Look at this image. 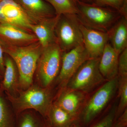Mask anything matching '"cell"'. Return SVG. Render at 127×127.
Listing matches in <instances>:
<instances>
[{
	"instance_id": "6da1fadb",
	"label": "cell",
	"mask_w": 127,
	"mask_h": 127,
	"mask_svg": "<svg viewBox=\"0 0 127 127\" xmlns=\"http://www.w3.org/2000/svg\"><path fill=\"white\" fill-rule=\"evenodd\" d=\"M0 42L4 52L12 59L16 66L19 85L22 88L27 89L32 83L37 62L43 48L39 41L21 46Z\"/></svg>"
},
{
	"instance_id": "7a4b0ae2",
	"label": "cell",
	"mask_w": 127,
	"mask_h": 127,
	"mask_svg": "<svg viewBox=\"0 0 127 127\" xmlns=\"http://www.w3.org/2000/svg\"><path fill=\"white\" fill-rule=\"evenodd\" d=\"M77 14L80 23L86 27L107 32L122 15L115 9L94 4L78 1Z\"/></svg>"
},
{
	"instance_id": "3957f363",
	"label": "cell",
	"mask_w": 127,
	"mask_h": 127,
	"mask_svg": "<svg viewBox=\"0 0 127 127\" xmlns=\"http://www.w3.org/2000/svg\"><path fill=\"white\" fill-rule=\"evenodd\" d=\"M26 89L17 97L10 96L16 113L18 114L27 109H34L46 119L52 105L50 93L45 88L37 87H30Z\"/></svg>"
},
{
	"instance_id": "277c9868",
	"label": "cell",
	"mask_w": 127,
	"mask_h": 127,
	"mask_svg": "<svg viewBox=\"0 0 127 127\" xmlns=\"http://www.w3.org/2000/svg\"><path fill=\"white\" fill-rule=\"evenodd\" d=\"M80 25L77 14L59 16L56 26L55 34L57 43L63 52H66L83 45Z\"/></svg>"
},
{
	"instance_id": "5b68a950",
	"label": "cell",
	"mask_w": 127,
	"mask_h": 127,
	"mask_svg": "<svg viewBox=\"0 0 127 127\" xmlns=\"http://www.w3.org/2000/svg\"><path fill=\"white\" fill-rule=\"evenodd\" d=\"M62 53L57 43L43 48L35 72L41 85L45 88L48 87L58 76L61 66Z\"/></svg>"
},
{
	"instance_id": "8992f818",
	"label": "cell",
	"mask_w": 127,
	"mask_h": 127,
	"mask_svg": "<svg viewBox=\"0 0 127 127\" xmlns=\"http://www.w3.org/2000/svg\"><path fill=\"white\" fill-rule=\"evenodd\" d=\"M100 58L88 59L83 64L68 81V88L88 92L104 82L99 69Z\"/></svg>"
},
{
	"instance_id": "52a82bcc",
	"label": "cell",
	"mask_w": 127,
	"mask_h": 127,
	"mask_svg": "<svg viewBox=\"0 0 127 127\" xmlns=\"http://www.w3.org/2000/svg\"><path fill=\"white\" fill-rule=\"evenodd\" d=\"M118 82L117 77L108 81L93 95L82 113V118L84 123L91 122L104 109L116 93Z\"/></svg>"
},
{
	"instance_id": "ba28073f",
	"label": "cell",
	"mask_w": 127,
	"mask_h": 127,
	"mask_svg": "<svg viewBox=\"0 0 127 127\" xmlns=\"http://www.w3.org/2000/svg\"><path fill=\"white\" fill-rule=\"evenodd\" d=\"M91 59L83 45L63 52L61 69L57 76L60 85L64 86L85 62Z\"/></svg>"
},
{
	"instance_id": "9c48e42d",
	"label": "cell",
	"mask_w": 127,
	"mask_h": 127,
	"mask_svg": "<svg viewBox=\"0 0 127 127\" xmlns=\"http://www.w3.org/2000/svg\"><path fill=\"white\" fill-rule=\"evenodd\" d=\"M0 23L9 24L32 32L34 25L28 14L16 0L0 1Z\"/></svg>"
},
{
	"instance_id": "30bf717a",
	"label": "cell",
	"mask_w": 127,
	"mask_h": 127,
	"mask_svg": "<svg viewBox=\"0 0 127 127\" xmlns=\"http://www.w3.org/2000/svg\"><path fill=\"white\" fill-rule=\"evenodd\" d=\"M80 29L83 45L91 59L100 58L105 46L109 42L107 32L89 28L81 23Z\"/></svg>"
},
{
	"instance_id": "8fae6325",
	"label": "cell",
	"mask_w": 127,
	"mask_h": 127,
	"mask_svg": "<svg viewBox=\"0 0 127 127\" xmlns=\"http://www.w3.org/2000/svg\"><path fill=\"white\" fill-rule=\"evenodd\" d=\"M0 41L15 46H25L38 41L34 34L9 24L0 23Z\"/></svg>"
},
{
	"instance_id": "7c38bea8",
	"label": "cell",
	"mask_w": 127,
	"mask_h": 127,
	"mask_svg": "<svg viewBox=\"0 0 127 127\" xmlns=\"http://www.w3.org/2000/svg\"><path fill=\"white\" fill-rule=\"evenodd\" d=\"M28 14L34 24L56 16L52 6L45 0H16Z\"/></svg>"
},
{
	"instance_id": "4fadbf2b",
	"label": "cell",
	"mask_w": 127,
	"mask_h": 127,
	"mask_svg": "<svg viewBox=\"0 0 127 127\" xmlns=\"http://www.w3.org/2000/svg\"><path fill=\"white\" fill-rule=\"evenodd\" d=\"M59 16L48 18L37 24L32 25L31 29L43 48L57 43L55 30Z\"/></svg>"
},
{
	"instance_id": "5bb4252c",
	"label": "cell",
	"mask_w": 127,
	"mask_h": 127,
	"mask_svg": "<svg viewBox=\"0 0 127 127\" xmlns=\"http://www.w3.org/2000/svg\"><path fill=\"white\" fill-rule=\"evenodd\" d=\"M119 55L108 42L100 57L99 69L104 79L109 81L117 77Z\"/></svg>"
},
{
	"instance_id": "9a60e30c",
	"label": "cell",
	"mask_w": 127,
	"mask_h": 127,
	"mask_svg": "<svg viewBox=\"0 0 127 127\" xmlns=\"http://www.w3.org/2000/svg\"><path fill=\"white\" fill-rule=\"evenodd\" d=\"M107 32L109 43L120 55L127 48V18L122 16Z\"/></svg>"
},
{
	"instance_id": "2e32d148",
	"label": "cell",
	"mask_w": 127,
	"mask_h": 127,
	"mask_svg": "<svg viewBox=\"0 0 127 127\" xmlns=\"http://www.w3.org/2000/svg\"><path fill=\"white\" fill-rule=\"evenodd\" d=\"M84 99L83 93L68 88L61 94L56 103L76 118Z\"/></svg>"
},
{
	"instance_id": "e0dca14e",
	"label": "cell",
	"mask_w": 127,
	"mask_h": 127,
	"mask_svg": "<svg viewBox=\"0 0 127 127\" xmlns=\"http://www.w3.org/2000/svg\"><path fill=\"white\" fill-rule=\"evenodd\" d=\"M46 118L49 127H67L73 123L76 119L56 103L52 104Z\"/></svg>"
},
{
	"instance_id": "ac0fdd59",
	"label": "cell",
	"mask_w": 127,
	"mask_h": 127,
	"mask_svg": "<svg viewBox=\"0 0 127 127\" xmlns=\"http://www.w3.org/2000/svg\"><path fill=\"white\" fill-rule=\"evenodd\" d=\"M4 65L3 86L9 93L15 90L19 82V76L16 66L10 57L5 58Z\"/></svg>"
},
{
	"instance_id": "d6986e66",
	"label": "cell",
	"mask_w": 127,
	"mask_h": 127,
	"mask_svg": "<svg viewBox=\"0 0 127 127\" xmlns=\"http://www.w3.org/2000/svg\"><path fill=\"white\" fill-rule=\"evenodd\" d=\"M17 116L15 127H49L45 119L31 112L21 113Z\"/></svg>"
},
{
	"instance_id": "ffe728a7",
	"label": "cell",
	"mask_w": 127,
	"mask_h": 127,
	"mask_svg": "<svg viewBox=\"0 0 127 127\" xmlns=\"http://www.w3.org/2000/svg\"><path fill=\"white\" fill-rule=\"evenodd\" d=\"M55 10L56 15L65 14H78L77 3L73 0H45Z\"/></svg>"
},
{
	"instance_id": "44dd1931",
	"label": "cell",
	"mask_w": 127,
	"mask_h": 127,
	"mask_svg": "<svg viewBox=\"0 0 127 127\" xmlns=\"http://www.w3.org/2000/svg\"><path fill=\"white\" fill-rule=\"evenodd\" d=\"M17 116L7 108L4 100L0 96V127H15Z\"/></svg>"
},
{
	"instance_id": "7402d4cb",
	"label": "cell",
	"mask_w": 127,
	"mask_h": 127,
	"mask_svg": "<svg viewBox=\"0 0 127 127\" xmlns=\"http://www.w3.org/2000/svg\"><path fill=\"white\" fill-rule=\"evenodd\" d=\"M93 4L115 9L127 18V0H94Z\"/></svg>"
},
{
	"instance_id": "603a6c76",
	"label": "cell",
	"mask_w": 127,
	"mask_h": 127,
	"mask_svg": "<svg viewBox=\"0 0 127 127\" xmlns=\"http://www.w3.org/2000/svg\"><path fill=\"white\" fill-rule=\"evenodd\" d=\"M120 96V102L116 112V117H119L127 108V78H120L119 80L118 86Z\"/></svg>"
},
{
	"instance_id": "cb8c5ba5",
	"label": "cell",
	"mask_w": 127,
	"mask_h": 127,
	"mask_svg": "<svg viewBox=\"0 0 127 127\" xmlns=\"http://www.w3.org/2000/svg\"><path fill=\"white\" fill-rule=\"evenodd\" d=\"M118 73L120 78H127V48L119 56Z\"/></svg>"
},
{
	"instance_id": "d4e9b609",
	"label": "cell",
	"mask_w": 127,
	"mask_h": 127,
	"mask_svg": "<svg viewBox=\"0 0 127 127\" xmlns=\"http://www.w3.org/2000/svg\"><path fill=\"white\" fill-rule=\"evenodd\" d=\"M116 112V108L114 107L106 116L92 127H113Z\"/></svg>"
},
{
	"instance_id": "484cf974",
	"label": "cell",
	"mask_w": 127,
	"mask_h": 127,
	"mask_svg": "<svg viewBox=\"0 0 127 127\" xmlns=\"http://www.w3.org/2000/svg\"><path fill=\"white\" fill-rule=\"evenodd\" d=\"M127 109L124 110L119 117L118 120L115 123L114 127H127Z\"/></svg>"
},
{
	"instance_id": "4316f807",
	"label": "cell",
	"mask_w": 127,
	"mask_h": 127,
	"mask_svg": "<svg viewBox=\"0 0 127 127\" xmlns=\"http://www.w3.org/2000/svg\"><path fill=\"white\" fill-rule=\"evenodd\" d=\"M3 48L0 42V69L2 71L4 70V59L3 56Z\"/></svg>"
},
{
	"instance_id": "83f0119b",
	"label": "cell",
	"mask_w": 127,
	"mask_h": 127,
	"mask_svg": "<svg viewBox=\"0 0 127 127\" xmlns=\"http://www.w3.org/2000/svg\"><path fill=\"white\" fill-rule=\"evenodd\" d=\"M78 1L87 4H92L94 3V0H78Z\"/></svg>"
},
{
	"instance_id": "f1b7e54d",
	"label": "cell",
	"mask_w": 127,
	"mask_h": 127,
	"mask_svg": "<svg viewBox=\"0 0 127 127\" xmlns=\"http://www.w3.org/2000/svg\"><path fill=\"white\" fill-rule=\"evenodd\" d=\"M65 127H80V126L76 124H74L72 123V124H71L69 126H67Z\"/></svg>"
},
{
	"instance_id": "f546056e",
	"label": "cell",
	"mask_w": 127,
	"mask_h": 127,
	"mask_svg": "<svg viewBox=\"0 0 127 127\" xmlns=\"http://www.w3.org/2000/svg\"><path fill=\"white\" fill-rule=\"evenodd\" d=\"M73 0L76 3H77L78 2V0Z\"/></svg>"
},
{
	"instance_id": "4dcf8cb0",
	"label": "cell",
	"mask_w": 127,
	"mask_h": 127,
	"mask_svg": "<svg viewBox=\"0 0 127 127\" xmlns=\"http://www.w3.org/2000/svg\"><path fill=\"white\" fill-rule=\"evenodd\" d=\"M1 0H0V1H1Z\"/></svg>"
}]
</instances>
